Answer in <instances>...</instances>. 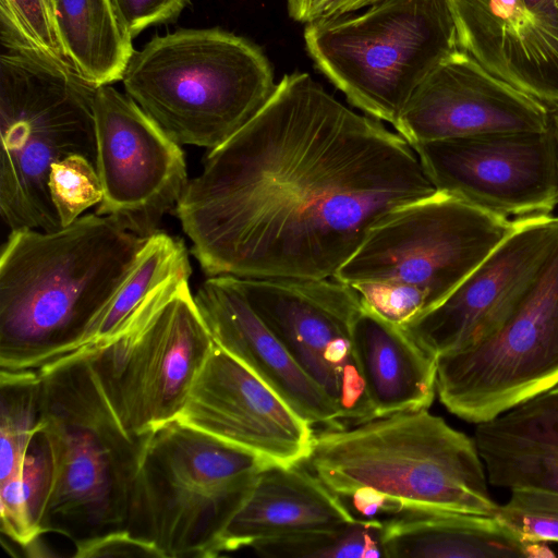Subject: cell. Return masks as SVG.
Here are the masks:
<instances>
[{
    "label": "cell",
    "mask_w": 558,
    "mask_h": 558,
    "mask_svg": "<svg viewBox=\"0 0 558 558\" xmlns=\"http://www.w3.org/2000/svg\"><path fill=\"white\" fill-rule=\"evenodd\" d=\"M435 192L400 134L295 71L207 151L175 215L209 277L317 280L380 218Z\"/></svg>",
    "instance_id": "obj_1"
},
{
    "label": "cell",
    "mask_w": 558,
    "mask_h": 558,
    "mask_svg": "<svg viewBox=\"0 0 558 558\" xmlns=\"http://www.w3.org/2000/svg\"><path fill=\"white\" fill-rule=\"evenodd\" d=\"M145 239L98 214L12 230L0 255V371H38L76 351Z\"/></svg>",
    "instance_id": "obj_2"
},
{
    "label": "cell",
    "mask_w": 558,
    "mask_h": 558,
    "mask_svg": "<svg viewBox=\"0 0 558 558\" xmlns=\"http://www.w3.org/2000/svg\"><path fill=\"white\" fill-rule=\"evenodd\" d=\"M37 424L49 446L52 480L40 531L73 544L125 530L130 497L146 436L119 422L89 366L86 352L38 369Z\"/></svg>",
    "instance_id": "obj_3"
},
{
    "label": "cell",
    "mask_w": 558,
    "mask_h": 558,
    "mask_svg": "<svg viewBox=\"0 0 558 558\" xmlns=\"http://www.w3.org/2000/svg\"><path fill=\"white\" fill-rule=\"evenodd\" d=\"M337 496L379 493L409 508L495 515L474 438L428 409L315 434L304 462Z\"/></svg>",
    "instance_id": "obj_4"
},
{
    "label": "cell",
    "mask_w": 558,
    "mask_h": 558,
    "mask_svg": "<svg viewBox=\"0 0 558 558\" xmlns=\"http://www.w3.org/2000/svg\"><path fill=\"white\" fill-rule=\"evenodd\" d=\"M515 220L436 191L380 218L332 278L403 326L440 304L508 236Z\"/></svg>",
    "instance_id": "obj_5"
},
{
    "label": "cell",
    "mask_w": 558,
    "mask_h": 558,
    "mask_svg": "<svg viewBox=\"0 0 558 558\" xmlns=\"http://www.w3.org/2000/svg\"><path fill=\"white\" fill-rule=\"evenodd\" d=\"M126 95L179 144L214 149L245 125L277 84L264 51L220 28L158 36L134 51Z\"/></svg>",
    "instance_id": "obj_6"
},
{
    "label": "cell",
    "mask_w": 558,
    "mask_h": 558,
    "mask_svg": "<svg viewBox=\"0 0 558 558\" xmlns=\"http://www.w3.org/2000/svg\"><path fill=\"white\" fill-rule=\"evenodd\" d=\"M0 56V214L10 230L62 228L48 189L51 166L68 156L96 161L97 86L27 47Z\"/></svg>",
    "instance_id": "obj_7"
},
{
    "label": "cell",
    "mask_w": 558,
    "mask_h": 558,
    "mask_svg": "<svg viewBox=\"0 0 558 558\" xmlns=\"http://www.w3.org/2000/svg\"><path fill=\"white\" fill-rule=\"evenodd\" d=\"M275 465L173 420L145 439L125 530L163 558L216 557L258 474Z\"/></svg>",
    "instance_id": "obj_8"
},
{
    "label": "cell",
    "mask_w": 558,
    "mask_h": 558,
    "mask_svg": "<svg viewBox=\"0 0 558 558\" xmlns=\"http://www.w3.org/2000/svg\"><path fill=\"white\" fill-rule=\"evenodd\" d=\"M316 68L366 116L396 124L412 94L459 49L450 0H379L306 24Z\"/></svg>",
    "instance_id": "obj_9"
},
{
    "label": "cell",
    "mask_w": 558,
    "mask_h": 558,
    "mask_svg": "<svg viewBox=\"0 0 558 558\" xmlns=\"http://www.w3.org/2000/svg\"><path fill=\"white\" fill-rule=\"evenodd\" d=\"M186 276L153 292L107 340L81 350L121 425L144 437L177 420L215 342Z\"/></svg>",
    "instance_id": "obj_10"
},
{
    "label": "cell",
    "mask_w": 558,
    "mask_h": 558,
    "mask_svg": "<svg viewBox=\"0 0 558 558\" xmlns=\"http://www.w3.org/2000/svg\"><path fill=\"white\" fill-rule=\"evenodd\" d=\"M558 385V243L493 335L437 359L436 389L449 412L489 421Z\"/></svg>",
    "instance_id": "obj_11"
},
{
    "label": "cell",
    "mask_w": 558,
    "mask_h": 558,
    "mask_svg": "<svg viewBox=\"0 0 558 558\" xmlns=\"http://www.w3.org/2000/svg\"><path fill=\"white\" fill-rule=\"evenodd\" d=\"M238 279L257 315L339 408L344 426L374 418L353 337L361 295L335 278Z\"/></svg>",
    "instance_id": "obj_12"
},
{
    "label": "cell",
    "mask_w": 558,
    "mask_h": 558,
    "mask_svg": "<svg viewBox=\"0 0 558 558\" xmlns=\"http://www.w3.org/2000/svg\"><path fill=\"white\" fill-rule=\"evenodd\" d=\"M93 111L95 166L104 196L96 214L142 238L157 232L187 183L183 150L126 94L96 88Z\"/></svg>",
    "instance_id": "obj_13"
},
{
    "label": "cell",
    "mask_w": 558,
    "mask_h": 558,
    "mask_svg": "<svg viewBox=\"0 0 558 558\" xmlns=\"http://www.w3.org/2000/svg\"><path fill=\"white\" fill-rule=\"evenodd\" d=\"M411 147L436 191L487 213L525 218L549 215L557 205L548 130L437 140Z\"/></svg>",
    "instance_id": "obj_14"
},
{
    "label": "cell",
    "mask_w": 558,
    "mask_h": 558,
    "mask_svg": "<svg viewBox=\"0 0 558 558\" xmlns=\"http://www.w3.org/2000/svg\"><path fill=\"white\" fill-rule=\"evenodd\" d=\"M558 243V217L517 218L508 236L437 306L402 327L430 355L493 335L525 295Z\"/></svg>",
    "instance_id": "obj_15"
},
{
    "label": "cell",
    "mask_w": 558,
    "mask_h": 558,
    "mask_svg": "<svg viewBox=\"0 0 558 558\" xmlns=\"http://www.w3.org/2000/svg\"><path fill=\"white\" fill-rule=\"evenodd\" d=\"M177 420L283 466L304 463L315 437L312 424L216 343Z\"/></svg>",
    "instance_id": "obj_16"
},
{
    "label": "cell",
    "mask_w": 558,
    "mask_h": 558,
    "mask_svg": "<svg viewBox=\"0 0 558 558\" xmlns=\"http://www.w3.org/2000/svg\"><path fill=\"white\" fill-rule=\"evenodd\" d=\"M548 119L545 104L458 49L418 85L393 128L414 146L493 133L545 132Z\"/></svg>",
    "instance_id": "obj_17"
},
{
    "label": "cell",
    "mask_w": 558,
    "mask_h": 558,
    "mask_svg": "<svg viewBox=\"0 0 558 558\" xmlns=\"http://www.w3.org/2000/svg\"><path fill=\"white\" fill-rule=\"evenodd\" d=\"M459 49L493 75L558 105V12L524 0H450Z\"/></svg>",
    "instance_id": "obj_18"
},
{
    "label": "cell",
    "mask_w": 558,
    "mask_h": 558,
    "mask_svg": "<svg viewBox=\"0 0 558 558\" xmlns=\"http://www.w3.org/2000/svg\"><path fill=\"white\" fill-rule=\"evenodd\" d=\"M214 342L255 374L312 425L345 427L312 380L250 304L236 277L210 276L194 295Z\"/></svg>",
    "instance_id": "obj_19"
},
{
    "label": "cell",
    "mask_w": 558,
    "mask_h": 558,
    "mask_svg": "<svg viewBox=\"0 0 558 558\" xmlns=\"http://www.w3.org/2000/svg\"><path fill=\"white\" fill-rule=\"evenodd\" d=\"M340 498L304 463L260 472L223 531L216 557L284 535L354 521Z\"/></svg>",
    "instance_id": "obj_20"
},
{
    "label": "cell",
    "mask_w": 558,
    "mask_h": 558,
    "mask_svg": "<svg viewBox=\"0 0 558 558\" xmlns=\"http://www.w3.org/2000/svg\"><path fill=\"white\" fill-rule=\"evenodd\" d=\"M488 483L558 493V385L477 424Z\"/></svg>",
    "instance_id": "obj_21"
},
{
    "label": "cell",
    "mask_w": 558,
    "mask_h": 558,
    "mask_svg": "<svg viewBox=\"0 0 558 558\" xmlns=\"http://www.w3.org/2000/svg\"><path fill=\"white\" fill-rule=\"evenodd\" d=\"M353 337L375 417L430 407L437 392V359L402 326L363 302Z\"/></svg>",
    "instance_id": "obj_22"
},
{
    "label": "cell",
    "mask_w": 558,
    "mask_h": 558,
    "mask_svg": "<svg viewBox=\"0 0 558 558\" xmlns=\"http://www.w3.org/2000/svg\"><path fill=\"white\" fill-rule=\"evenodd\" d=\"M386 558H525L494 515L409 508L384 520Z\"/></svg>",
    "instance_id": "obj_23"
},
{
    "label": "cell",
    "mask_w": 558,
    "mask_h": 558,
    "mask_svg": "<svg viewBox=\"0 0 558 558\" xmlns=\"http://www.w3.org/2000/svg\"><path fill=\"white\" fill-rule=\"evenodd\" d=\"M57 34L72 69L94 86L122 81L134 53L110 0H50Z\"/></svg>",
    "instance_id": "obj_24"
},
{
    "label": "cell",
    "mask_w": 558,
    "mask_h": 558,
    "mask_svg": "<svg viewBox=\"0 0 558 558\" xmlns=\"http://www.w3.org/2000/svg\"><path fill=\"white\" fill-rule=\"evenodd\" d=\"M191 272L181 240L158 231L146 238L123 282L74 352L107 340L159 287Z\"/></svg>",
    "instance_id": "obj_25"
},
{
    "label": "cell",
    "mask_w": 558,
    "mask_h": 558,
    "mask_svg": "<svg viewBox=\"0 0 558 558\" xmlns=\"http://www.w3.org/2000/svg\"><path fill=\"white\" fill-rule=\"evenodd\" d=\"M252 548L266 558H386L384 521L354 520L265 539Z\"/></svg>",
    "instance_id": "obj_26"
},
{
    "label": "cell",
    "mask_w": 558,
    "mask_h": 558,
    "mask_svg": "<svg viewBox=\"0 0 558 558\" xmlns=\"http://www.w3.org/2000/svg\"><path fill=\"white\" fill-rule=\"evenodd\" d=\"M38 371H0V483L22 476L28 444L40 415Z\"/></svg>",
    "instance_id": "obj_27"
},
{
    "label": "cell",
    "mask_w": 558,
    "mask_h": 558,
    "mask_svg": "<svg viewBox=\"0 0 558 558\" xmlns=\"http://www.w3.org/2000/svg\"><path fill=\"white\" fill-rule=\"evenodd\" d=\"M1 43L31 48L68 65L50 0H0Z\"/></svg>",
    "instance_id": "obj_28"
},
{
    "label": "cell",
    "mask_w": 558,
    "mask_h": 558,
    "mask_svg": "<svg viewBox=\"0 0 558 558\" xmlns=\"http://www.w3.org/2000/svg\"><path fill=\"white\" fill-rule=\"evenodd\" d=\"M51 202L62 227L69 226L104 196L95 163L83 155H71L51 166L48 179Z\"/></svg>",
    "instance_id": "obj_29"
},
{
    "label": "cell",
    "mask_w": 558,
    "mask_h": 558,
    "mask_svg": "<svg viewBox=\"0 0 558 558\" xmlns=\"http://www.w3.org/2000/svg\"><path fill=\"white\" fill-rule=\"evenodd\" d=\"M494 517L522 543H558V493L511 490Z\"/></svg>",
    "instance_id": "obj_30"
},
{
    "label": "cell",
    "mask_w": 558,
    "mask_h": 558,
    "mask_svg": "<svg viewBox=\"0 0 558 558\" xmlns=\"http://www.w3.org/2000/svg\"><path fill=\"white\" fill-rule=\"evenodd\" d=\"M52 480V462L48 442L36 428L25 452L22 468V493L29 519L40 531V520L45 510Z\"/></svg>",
    "instance_id": "obj_31"
},
{
    "label": "cell",
    "mask_w": 558,
    "mask_h": 558,
    "mask_svg": "<svg viewBox=\"0 0 558 558\" xmlns=\"http://www.w3.org/2000/svg\"><path fill=\"white\" fill-rule=\"evenodd\" d=\"M190 0H110L123 34L133 39L145 28L178 17Z\"/></svg>",
    "instance_id": "obj_32"
},
{
    "label": "cell",
    "mask_w": 558,
    "mask_h": 558,
    "mask_svg": "<svg viewBox=\"0 0 558 558\" xmlns=\"http://www.w3.org/2000/svg\"><path fill=\"white\" fill-rule=\"evenodd\" d=\"M75 558L92 557H157L161 551L153 544L132 536L126 530L108 533L74 544Z\"/></svg>",
    "instance_id": "obj_33"
},
{
    "label": "cell",
    "mask_w": 558,
    "mask_h": 558,
    "mask_svg": "<svg viewBox=\"0 0 558 558\" xmlns=\"http://www.w3.org/2000/svg\"><path fill=\"white\" fill-rule=\"evenodd\" d=\"M379 0H288V11L292 20L307 24L353 13Z\"/></svg>",
    "instance_id": "obj_34"
},
{
    "label": "cell",
    "mask_w": 558,
    "mask_h": 558,
    "mask_svg": "<svg viewBox=\"0 0 558 558\" xmlns=\"http://www.w3.org/2000/svg\"><path fill=\"white\" fill-rule=\"evenodd\" d=\"M549 109V119H548V133L551 140L554 156H555V165L557 172V181H558V105L548 107ZM557 205H558V189H557Z\"/></svg>",
    "instance_id": "obj_35"
}]
</instances>
